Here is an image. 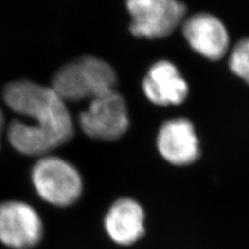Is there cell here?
Instances as JSON below:
<instances>
[{
  "mask_svg": "<svg viewBox=\"0 0 249 249\" xmlns=\"http://www.w3.org/2000/svg\"><path fill=\"white\" fill-rule=\"evenodd\" d=\"M3 99L14 112L33 121L11 123L7 136L16 151L44 157L72 139V115L52 88L29 80L14 81L5 87Z\"/></svg>",
  "mask_w": 249,
  "mask_h": 249,
  "instance_id": "cell-1",
  "label": "cell"
},
{
  "mask_svg": "<svg viewBox=\"0 0 249 249\" xmlns=\"http://www.w3.org/2000/svg\"><path fill=\"white\" fill-rule=\"evenodd\" d=\"M116 74L105 60L82 56L62 66L53 76L52 89L65 102L93 100L111 92Z\"/></svg>",
  "mask_w": 249,
  "mask_h": 249,
  "instance_id": "cell-2",
  "label": "cell"
},
{
  "mask_svg": "<svg viewBox=\"0 0 249 249\" xmlns=\"http://www.w3.org/2000/svg\"><path fill=\"white\" fill-rule=\"evenodd\" d=\"M31 178L36 193L56 207H68L82 193V178L71 163L55 156H44L33 168Z\"/></svg>",
  "mask_w": 249,
  "mask_h": 249,
  "instance_id": "cell-3",
  "label": "cell"
},
{
  "mask_svg": "<svg viewBox=\"0 0 249 249\" xmlns=\"http://www.w3.org/2000/svg\"><path fill=\"white\" fill-rule=\"evenodd\" d=\"M131 16L130 30L144 38H162L181 24L186 6L180 0H127Z\"/></svg>",
  "mask_w": 249,
  "mask_h": 249,
  "instance_id": "cell-4",
  "label": "cell"
},
{
  "mask_svg": "<svg viewBox=\"0 0 249 249\" xmlns=\"http://www.w3.org/2000/svg\"><path fill=\"white\" fill-rule=\"evenodd\" d=\"M79 124L92 139L112 142L121 138L129 128L126 101L116 90L89 101L87 110L79 115Z\"/></svg>",
  "mask_w": 249,
  "mask_h": 249,
  "instance_id": "cell-5",
  "label": "cell"
},
{
  "mask_svg": "<svg viewBox=\"0 0 249 249\" xmlns=\"http://www.w3.org/2000/svg\"><path fill=\"white\" fill-rule=\"evenodd\" d=\"M43 222L35 208L20 200L0 204V242L12 249H30L40 242Z\"/></svg>",
  "mask_w": 249,
  "mask_h": 249,
  "instance_id": "cell-6",
  "label": "cell"
},
{
  "mask_svg": "<svg viewBox=\"0 0 249 249\" xmlns=\"http://www.w3.org/2000/svg\"><path fill=\"white\" fill-rule=\"evenodd\" d=\"M157 146L162 157L177 166L192 164L200 154L199 140L193 124L184 118L169 120L162 124Z\"/></svg>",
  "mask_w": 249,
  "mask_h": 249,
  "instance_id": "cell-7",
  "label": "cell"
},
{
  "mask_svg": "<svg viewBox=\"0 0 249 249\" xmlns=\"http://www.w3.org/2000/svg\"><path fill=\"white\" fill-rule=\"evenodd\" d=\"M183 35L194 51L211 60L222 58L230 46V36L224 24L208 13L196 14L185 20Z\"/></svg>",
  "mask_w": 249,
  "mask_h": 249,
  "instance_id": "cell-8",
  "label": "cell"
},
{
  "mask_svg": "<svg viewBox=\"0 0 249 249\" xmlns=\"http://www.w3.org/2000/svg\"><path fill=\"white\" fill-rule=\"evenodd\" d=\"M142 89L146 98L159 106L182 104L189 92L184 77L168 60H159L150 68Z\"/></svg>",
  "mask_w": 249,
  "mask_h": 249,
  "instance_id": "cell-9",
  "label": "cell"
},
{
  "mask_svg": "<svg viewBox=\"0 0 249 249\" xmlns=\"http://www.w3.org/2000/svg\"><path fill=\"white\" fill-rule=\"evenodd\" d=\"M144 211L132 198L116 200L104 218V228L113 242L119 245H131L144 233Z\"/></svg>",
  "mask_w": 249,
  "mask_h": 249,
  "instance_id": "cell-10",
  "label": "cell"
},
{
  "mask_svg": "<svg viewBox=\"0 0 249 249\" xmlns=\"http://www.w3.org/2000/svg\"><path fill=\"white\" fill-rule=\"evenodd\" d=\"M229 66L233 74L249 85V38H243L233 47Z\"/></svg>",
  "mask_w": 249,
  "mask_h": 249,
  "instance_id": "cell-11",
  "label": "cell"
},
{
  "mask_svg": "<svg viewBox=\"0 0 249 249\" xmlns=\"http://www.w3.org/2000/svg\"><path fill=\"white\" fill-rule=\"evenodd\" d=\"M3 124H4V120H3V114L1 109H0V135H1V132H2V128H3Z\"/></svg>",
  "mask_w": 249,
  "mask_h": 249,
  "instance_id": "cell-12",
  "label": "cell"
}]
</instances>
